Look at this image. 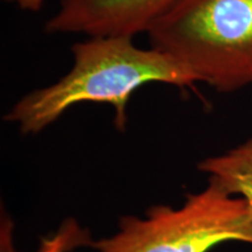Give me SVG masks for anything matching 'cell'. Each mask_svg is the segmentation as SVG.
<instances>
[{"label":"cell","mask_w":252,"mask_h":252,"mask_svg":"<svg viewBox=\"0 0 252 252\" xmlns=\"http://www.w3.org/2000/svg\"><path fill=\"white\" fill-rule=\"evenodd\" d=\"M5 1H7V2H17L18 0H5Z\"/></svg>","instance_id":"obj_8"},{"label":"cell","mask_w":252,"mask_h":252,"mask_svg":"<svg viewBox=\"0 0 252 252\" xmlns=\"http://www.w3.org/2000/svg\"><path fill=\"white\" fill-rule=\"evenodd\" d=\"M228 241L252 243V213L243 197L209 180L184 206L151 208L145 219L126 216L117 234L93 244L94 252H208Z\"/></svg>","instance_id":"obj_3"},{"label":"cell","mask_w":252,"mask_h":252,"mask_svg":"<svg viewBox=\"0 0 252 252\" xmlns=\"http://www.w3.org/2000/svg\"><path fill=\"white\" fill-rule=\"evenodd\" d=\"M198 168L229 194L243 197L252 213V137L222 156L207 158Z\"/></svg>","instance_id":"obj_5"},{"label":"cell","mask_w":252,"mask_h":252,"mask_svg":"<svg viewBox=\"0 0 252 252\" xmlns=\"http://www.w3.org/2000/svg\"><path fill=\"white\" fill-rule=\"evenodd\" d=\"M178 0H60L48 19L49 34L133 37L149 33Z\"/></svg>","instance_id":"obj_4"},{"label":"cell","mask_w":252,"mask_h":252,"mask_svg":"<svg viewBox=\"0 0 252 252\" xmlns=\"http://www.w3.org/2000/svg\"><path fill=\"white\" fill-rule=\"evenodd\" d=\"M72 67L48 87L25 94L5 119L23 133H37L69 108L80 103H108L115 123L124 130L126 108L132 94L150 83L191 88L197 83L188 70L165 53L137 47L132 37L96 36L74 43Z\"/></svg>","instance_id":"obj_1"},{"label":"cell","mask_w":252,"mask_h":252,"mask_svg":"<svg viewBox=\"0 0 252 252\" xmlns=\"http://www.w3.org/2000/svg\"><path fill=\"white\" fill-rule=\"evenodd\" d=\"M46 0H18L17 4L23 11L37 12L42 8Z\"/></svg>","instance_id":"obj_7"},{"label":"cell","mask_w":252,"mask_h":252,"mask_svg":"<svg viewBox=\"0 0 252 252\" xmlns=\"http://www.w3.org/2000/svg\"><path fill=\"white\" fill-rule=\"evenodd\" d=\"M76 243L74 235L68 229L63 228L54 237L45 242L40 252H65Z\"/></svg>","instance_id":"obj_6"},{"label":"cell","mask_w":252,"mask_h":252,"mask_svg":"<svg viewBox=\"0 0 252 252\" xmlns=\"http://www.w3.org/2000/svg\"><path fill=\"white\" fill-rule=\"evenodd\" d=\"M147 35L219 93L252 86V0H178Z\"/></svg>","instance_id":"obj_2"}]
</instances>
